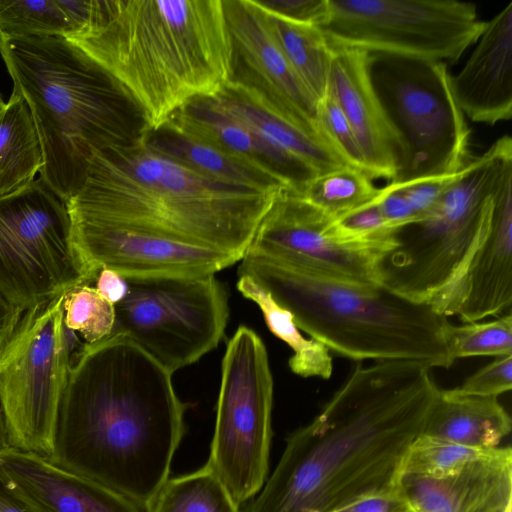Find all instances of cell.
I'll use <instances>...</instances> for the list:
<instances>
[{"label": "cell", "mask_w": 512, "mask_h": 512, "mask_svg": "<svg viewBox=\"0 0 512 512\" xmlns=\"http://www.w3.org/2000/svg\"><path fill=\"white\" fill-rule=\"evenodd\" d=\"M237 289L258 305L270 331L292 349L289 367L293 373L306 378L331 377L333 361L330 351L321 342L304 337L290 311L279 305L268 291L248 276L239 275Z\"/></svg>", "instance_id": "cell-29"}, {"label": "cell", "mask_w": 512, "mask_h": 512, "mask_svg": "<svg viewBox=\"0 0 512 512\" xmlns=\"http://www.w3.org/2000/svg\"><path fill=\"white\" fill-rule=\"evenodd\" d=\"M239 275L254 280L290 311L296 325L330 352L356 362L410 360L452 366L447 317L381 285L352 282L245 253Z\"/></svg>", "instance_id": "cell-6"}, {"label": "cell", "mask_w": 512, "mask_h": 512, "mask_svg": "<svg viewBox=\"0 0 512 512\" xmlns=\"http://www.w3.org/2000/svg\"><path fill=\"white\" fill-rule=\"evenodd\" d=\"M142 137L153 149L213 181L258 192L289 190L286 181L268 167L166 125L146 130Z\"/></svg>", "instance_id": "cell-24"}, {"label": "cell", "mask_w": 512, "mask_h": 512, "mask_svg": "<svg viewBox=\"0 0 512 512\" xmlns=\"http://www.w3.org/2000/svg\"><path fill=\"white\" fill-rule=\"evenodd\" d=\"M97 292L114 306L121 302L128 292L126 278L111 269H102L94 281Z\"/></svg>", "instance_id": "cell-41"}, {"label": "cell", "mask_w": 512, "mask_h": 512, "mask_svg": "<svg viewBox=\"0 0 512 512\" xmlns=\"http://www.w3.org/2000/svg\"><path fill=\"white\" fill-rule=\"evenodd\" d=\"M0 473L31 512H147L47 457L10 446L0 450Z\"/></svg>", "instance_id": "cell-19"}, {"label": "cell", "mask_w": 512, "mask_h": 512, "mask_svg": "<svg viewBox=\"0 0 512 512\" xmlns=\"http://www.w3.org/2000/svg\"><path fill=\"white\" fill-rule=\"evenodd\" d=\"M233 43V75L303 123H316L317 100L284 57L256 0H224ZM321 132V131H320Z\"/></svg>", "instance_id": "cell-16"}, {"label": "cell", "mask_w": 512, "mask_h": 512, "mask_svg": "<svg viewBox=\"0 0 512 512\" xmlns=\"http://www.w3.org/2000/svg\"><path fill=\"white\" fill-rule=\"evenodd\" d=\"M126 280L112 333L129 337L172 374L217 347L229 307L214 274Z\"/></svg>", "instance_id": "cell-11"}, {"label": "cell", "mask_w": 512, "mask_h": 512, "mask_svg": "<svg viewBox=\"0 0 512 512\" xmlns=\"http://www.w3.org/2000/svg\"><path fill=\"white\" fill-rule=\"evenodd\" d=\"M512 157L508 135L472 157L435 206L395 233L397 246L379 265L380 285L446 317L469 264L486 238L504 162Z\"/></svg>", "instance_id": "cell-7"}, {"label": "cell", "mask_w": 512, "mask_h": 512, "mask_svg": "<svg viewBox=\"0 0 512 512\" xmlns=\"http://www.w3.org/2000/svg\"><path fill=\"white\" fill-rule=\"evenodd\" d=\"M22 313L0 294V346L9 337Z\"/></svg>", "instance_id": "cell-42"}, {"label": "cell", "mask_w": 512, "mask_h": 512, "mask_svg": "<svg viewBox=\"0 0 512 512\" xmlns=\"http://www.w3.org/2000/svg\"><path fill=\"white\" fill-rule=\"evenodd\" d=\"M396 246L394 232L353 234L302 196L284 190L245 253L296 269L380 285V262Z\"/></svg>", "instance_id": "cell-14"}, {"label": "cell", "mask_w": 512, "mask_h": 512, "mask_svg": "<svg viewBox=\"0 0 512 512\" xmlns=\"http://www.w3.org/2000/svg\"><path fill=\"white\" fill-rule=\"evenodd\" d=\"M185 409L172 373L126 335L81 344L47 458L148 512L169 479Z\"/></svg>", "instance_id": "cell-2"}, {"label": "cell", "mask_w": 512, "mask_h": 512, "mask_svg": "<svg viewBox=\"0 0 512 512\" xmlns=\"http://www.w3.org/2000/svg\"><path fill=\"white\" fill-rule=\"evenodd\" d=\"M512 388V355L498 356L460 386L449 389L457 395L498 397Z\"/></svg>", "instance_id": "cell-36"}, {"label": "cell", "mask_w": 512, "mask_h": 512, "mask_svg": "<svg viewBox=\"0 0 512 512\" xmlns=\"http://www.w3.org/2000/svg\"><path fill=\"white\" fill-rule=\"evenodd\" d=\"M79 284L66 203L40 178L0 197V294L25 311Z\"/></svg>", "instance_id": "cell-13"}, {"label": "cell", "mask_w": 512, "mask_h": 512, "mask_svg": "<svg viewBox=\"0 0 512 512\" xmlns=\"http://www.w3.org/2000/svg\"><path fill=\"white\" fill-rule=\"evenodd\" d=\"M0 55L39 134L40 179L65 203L82 188L95 154L145 132L127 93L76 42L60 36L0 37Z\"/></svg>", "instance_id": "cell-5"}, {"label": "cell", "mask_w": 512, "mask_h": 512, "mask_svg": "<svg viewBox=\"0 0 512 512\" xmlns=\"http://www.w3.org/2000/svg\"><path fill=\"white\" fill-rule=\"evenodd\" d=\"M374 89L400 144V186L451 175L471 160L470 129L440 61L369 54Z\"/></svg>", "instance_id": "cell-8"}, {"label": "cell", "mask_w": 512, "mask_h": 512, "mask_svg": "<svg viewBox=\"0 0 512 512\" xmlns=\"http://www.w3.org/2000/svg\"><path fill=\"white\" fill-rule=\"evenodd\" d=\"M291 20L321 26L328 15V0H258Z\"/></svg>", "instance_id": "cell-38"}, {"label": "cell", "mask_w": 512, "mask_h": 512, "mask_svg": "<svg viewBox=\"0 0 512 512\" xmlns=\"http://www.w3.org/2000/svg\"><path fill=\"white\" fill-rule=\"evenodd\" d=\"M148 512H241L207 466L168 479Z\"/></svg>", "instance_id": "cell-30"}, {"label": "cell", "mask_w": 512, "mask_h": 512, "mask_svg": "<svg viewBox=\"0 0 512 512\" xmlns=\"http://www.w3.org/2000/svg\"><path fill=\"white\" fill-rule=\"evenodd\" d=\"M70 40L127 93L146 130L233 75L224 0H99L89 30Z\"/></svg>", "instance_id": "cell-3"}, {"label": "cell", "mask_w": 512, "mask_h": 512, "mask_svg": "<svg viewBox=\"0 0 512 512\" xmlns=\"http://www.w3.org/2000/svg\"><path fill=\"white\" fill-rule=\"evenodd\" d=\"M8 438L3 416L0 410V450L8 447Z\"/></svg>", "instance_id": "cell-44"}, {"label": "cell", "mask_w": 512, "mask_h": 512, "mask_svg": "<svg viewBox=\"0 0 512 512\" xmlns=\"http://www.w3.org/2000/svg\"><path fill=\"white\" fill-rule=\"evenodd\" d=\"M0 512H31L0 473Z\"/></svg>", "instance_id": "cell-43"}, {"label": "cell", "mask_w": 512, "mask_h": 512, "mask_svg": "<svg viewBox=\"0 0 512 512\" xmlns=\"http://www.w3.org/2000/svg\"><path fill=\"white\" fill-rule=\"evenodd\" d=\"M443 335L453 363L459 358L512 355L511 312L484 323L456 326L447 322Z\"/></svg>", "instance_id": "cell-32"}, {"label": "cell", "mask_w": 512, "mask_h": 512, "mask_svg": "<svg viewBox=\"0 0 512 512\" xmlns=\"http://www.w3.org/2000/svg\"><path fill=\"white\" fill-rule=\"evenodd\" d=\"M512 304V157L501 169L489 232L474 254L446 317L477 322L511 312Z\"/></svg>", "instance_id": "cell-18"}, {"label": "cell", "mask_w": 512, "mask_h": 512, "mask_svg": "<svg viewBox=\"0 0 512 512\" xmlns=\"http://www.w3.org/2000/svg\"><path fill=\"white\" fill-rule=\"evenodd\" d=\"M273 378L266 347L250 328L239 326L222 360L215 432L206 465L240 507L267 477Z\"/></svg>", "instance_id": "cell-10"}, {"label": "cell", "mask_w": 512, "mask_h": 512, "mask_svg": "<svg viewBox=\"0 0 512 512\" xmlns=\"http://www.w3.org/2000/svg\"><path fill=\"white\" fill-rule=\"evenodd\" d=\"M208 179L142 135L95 154L69 212L174 236L242 259L278 195Z\"/></svg>", "instance_id": "cell-4"}, {"label": "cell", "mask_w": 512, "mask_h": 512, "mask_svg": "<svg viewBox=\"0 0 512 512\" xmlns=\"http://www.w3.org/2000/svg\"><path fill=\"white\" fill-rule=\"evenodd\" d=\"M330 512H411L399 492L361 498Z\"/></svg>", "instance_id": "cell-40"}, {"label": "cell", "mask_w": 512, "mask_h": 512, "mask_svg": "<svg viewBox=\"0 0 512 512\" xmlns=\"http://www.w3.org/2000/svg\"><path fill=\"white\" fill-rule=\"evenodd\" d=\"M398 492L411 512H512V450L494 448L444 477L402 473Z\"/></svg>", "instance_id": "cell-20"}, {"label": "cell", "mask_w": 512, "mask_h": 512, "mask_svg": "<svg viewBox=\"0 0 512 512\" xmlns=\"http://www.w3.org/2000/svg\"><path fill=\"white\" fill-rule=\"evenodd\" d=\"M331 47L326 94L335 100L349 122L370 176L390 181L397 171L400 144L372 84L369 53Z\"/></svg>", "instance_id": "cell-17"}, {"label": "cell", "mask_w": 512, "mask_h": 512, "mask_svg": "<svg viewBox=\"0 0 512 512\" xmlns=\"http://www.w3.org/2000/svg\"><path fill=\"white\" fill-rule=\"evenodd\" d=\"M431 369L410 360L359 362L320 413L289 435L244 512H330L397 492L407 451L440 391Z\"/></svg>", "instance_id": "cell-1"}, {"label": "cell", "mask_w": 512, "mask_h": 512, "mask_svg": "<svg viewBox=\"0 0 512 512\" xmlns=\"http://www.w3.org/2000/svg\"><path fill=\"white\" fill-rule=\"evenodd\" d=\"M511 418L498 397L457 395L441 390L422 435L474 449H494L510 434Z\"/></svg>", "instance_id": "cell-25"}, {"label": "cell", "mask_w": 512, "mask_h": 512, "mask_svg": "<svg viewBox=\"0 0 512 512\" xmlns=\"http://www.w3.org/2000/svg\"><path fill=\"white\" fill-rule=\"evenodd\" d=\"M267 23L291 69L317 102L327 93L332 47L322 30L262 5Z\"/></svg>", "instance_id": "cell-28"}, {"label": "cell", "mask_w": 512, "mask_h": 512, "mask_svg": "<svg viewBox=\"0 0 512 512\" xmlns=\"http://www.w3.org/2000/svg\"><path fill=\"white\" fill-rule=\"evenodd\" d=\"M316 123L326 140L347 165L370 176L349 122L338 104L328 94L317 103Z\"/></svg>", "instance_id": "cell-35"}, {"label": "cell", "mask_w": 512, "mask_h": 512, "mask_svg": "<svg viewBox=\"0 0 512 512\" xmlns=\"http://www.w3.org/2000/svg\"><path fill=\"white\" fill-rule=\"evenodd\" d=\"M64 294L23 311L0 346V410L10 447L49 457L71 362Z\"/></svg>", "instance_id": "cell-9"}, {"label": "cell", "mask_w": 512, "mask_h": 512, "mask_svg": "<svg viewBox=\"0 0 512 512\" xmlns=\"http://www.w3.org/2000/svg\"><path fill=\"white\" fill-rule=\"evenodd\" d=\"M279 151L311 166L319 175L349 166L323 134L272 104L255 88L230 80L207 97Z\"/></svg>", "instance_id": "cell-22"}, {"label": "cell", "mask_w": 512, "mask_h": 512, "mask_svg": "<svg viewBox=\"0 0 512 512\" xmlns=\"http://www.w3.org/2000/svg\"><path fill=\"white\" fill-rule=\"evenodd\" d=\"M64 325L78 332L85 343L98 342L112 334L115 306L104 299L91 284H79L64 295Z\"/></svg>", "instance_id": "cell-34"}, {"label": "cell", "mask_w": 512, "mask_h": 512, "mask_svg": "<svg viewBox=\"0 0 512 512\" xmlns=\"http://www.w3.org/2000/svg\"><path fill=\"white\" fill-rule=\"evenodd\" d=\"M163 125L268 167L298 195L319 176L311 166L274 148L245 124L215 108L207 97L190 101Z\"/></svg>", "instance_id": "cell-23"}, {"label": "cell", "mask_w": 512, "mask_h": 512, "mask_svg": "<svg viewBox=\"0 0 512 512\" xmlns=\"http://www.w3.org/2000/svg\"><path fill=\"white\" fill-rule=\"evenodd\" d=\"M4 106H5V102L3 101V98L0 93V114H1L2 110L4 109Z\"/></svg>", "instance_id": "cell-45"}, {"label": "cell", "mask_w": 512, "mask_h": 512, "mask_svg": "<svg viewBox=\"0 0 512 512\" xmlns=\"http://www.w3.org/2000/svg\"><path fill=\"white\" fill-rule=\"evenodd\" d=\"M459 172L451 175L430 177L400 186H395L390 183H387V185L392 188H397L402 192L416 221H418L435 206L447 187L458 176Z\"/></svg>", "instance_id": "cell-37"}, {"label": "cell", "mask_w": 512, "mask_h": 512, "mask_svg": "<svg viewBox=\"0 0 512 512\" xmlns=\"http://www.w3.org/2000/svg\"><path fill=\"white\" fill-rule=\"evenodd\" d=\"M43 166V149L31 110L13 90L0 114V197L31 184Z\"/></svg>", "instance_id": "cell-27"}, {"label": "cell", "mask_w": 512, "mask_h": 512, "mask_svg": "<svg viewBox=\"0 0 512 512\" xmlns=\"http://www.w3.org/2000/svg\"><path fill=\"white\" fill-rule=\"evenodd\" d=\"M463 68L452 76L465 117L494 125L512 116V2L497 13L477 40Z\"/></svg>", "instance_id": "cell-21"}, {"label": "cell", "mask_w": 512, "mask_h": 512, "mask_svg": "<svg viewBox=\"0 0 512 512\" xmlns=\"http://www.w3.org/2000/svg\"><path fill=\"white\" fill-rule=\"evenodd\" d=\"M491 450L469 448L420 434L407 451L401 474L409 473L428 477L448 476L484 457Z\"/></svg>", "instance_id": "cell-33"}, {"label": "cell", "mask_w": 512, "mask_h": 512, "mask_svg": "<svg viewBox=\"0 0 512 512\" xmlns=\"http://www.w3.org/2000/svg\"><path fill=\"white\" fill-rule=\"evenodd\" d=\"M372 180L365 172L345 166L317 176L300 196L338 220L378 197L380 188Z\"/></svg>", "instance_id": "cell-31"}, {"label": "cell", "mask_w": 512, "mask_h": 512, "mask_svg": "<svg viewBox=\"0 0 512 512\" xmlns=\"http://www.w3.org/2000/svg\"><path fill=\"white\" fill-rule=\"evenodd\" d=\"M485 26L469 2L328 0L319 28L331 46L448 65L477 42Z\"/></svg>", "instance_id": "cell-12"}, {"label": "cell", "mask_w": 512, "mask_h": 512, "mask_svg": "<svg viewBox=\"0 0 512 512\" xmlns=\"http://www.w3.org/2000/svg\"><path fill=\"white\" fill-rule=\"evenodd\" d=\"M68 213L71 243L83 283H94L104 268L124 278L191 277L215 274L240 260L174 236Z\"/></svg>", "instance_id": "cell-15"}, {"label": "cell", "mask_w": 512, "mask_h": 512, "mask_svg": "<svg viewBox=\"0 0 512 512\" xmlns=\"http://www.w3.org/2000/svg\"><path fill=\"white\" fill-rule=\"evenodd\" d=\"M99 0H0V37L75 39L90 28Z\"/></svg>", "instance_id": "cell-26"}, {"label": "cell", "mask_w": 512, "mask_h": 512, "mask_svg": "<svg viewBox=\"0 0 512 512\" xmlns=\"http://www.w3.org/2000/svg\"><path fill=\"white\" fill-rule=\"evenodd\" d=\"M336 221L342 228L357 235L397 231L388 224L375 200Z\"/></svg>", "instance_id": "cell-39"}]
</instances>
